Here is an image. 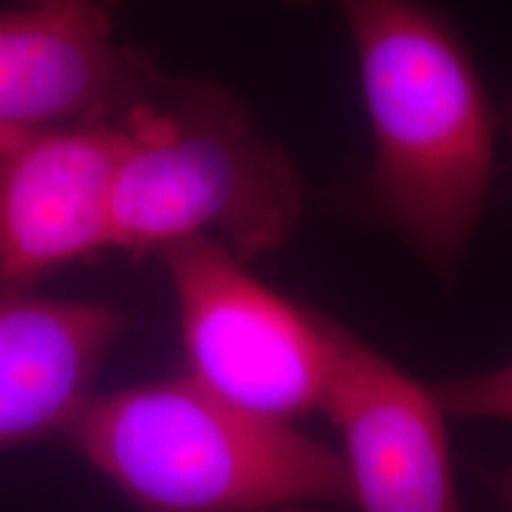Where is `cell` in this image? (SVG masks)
I'll list each match as a JSON object with an SVG mask.
<instances>
[{
  "label": "cell",
  "instance_id": "6da1fadb",
  "mask_svg": "<svg viewBox=\"0 0 512 512\" xmlns=\"http://www.w3.org/2000/svg\"><path fill=\"white\" fill-rule=\"evenodd\" d=\"M354 43L373 131L370 197L439 275L463 261L496 174L498 112L425 0H330Z\"/></svg>",
  "mask_w": 512,
  "mask_h": 512
},
{
  "label": "cell",
  "instance_id": "7a4b0ae2",
  "mask_svg": "<svg viewBox=\"0 0 512 512\" xmlns=\"http://www.w3.org/2000/svg\"><path fill=\"white\" fill-rule=\"evenodd\" d=\"M67 444L138 512H271L351 503L342 453L242 411L190 375L95 392Z\"/></svg>",
  "mask_w": 512,
  "mask_h": 512
},
{
  "label": "cell",
  "instance_id": "3957f363",
  "mask_svg": "<svg viewBox=\"0 0 512 512\" xmlns=\"http://www.w3.org/2000/svg\"><path fill=\"white\" fill-rule=\"evenodd\" d=\"M112 249L159 254L188 238L240 261L290 242L304 214L292 159L233 93L159 74L119 119Z\"/></svg>",
  "mask_w": 512,
  "mask_h": 512
},
{
  "label": "cell",
  "instance_id": "277c9868",
  "mask_svg": "<svg viewBox=\"0 0 512 512\" xmlns=\"http://www.w3.org/2000/svg\"><path fill=\"white\" fill-rule=\"evenodd\" d=\"M169 273L190 377L242 411L290 422L323 413L330 382L325 313L261 283L219 242L157 254Z\"/></svg>",
  "mask_w": 512,
  "mask_h": 512
},
{
  "label": "cell",
  "instance_id": "5b68a950",
  "mask_svg": "<svg viewBox=\"0 0 512 512\" xmlns=\"http://www.w3.org/2000/svg\"><path fill=\"white\" fill-rule=\"evenodd\" d=\"M330 382L323 413L342 439L358 512H470L453 475L446 415L422 384L325 316Z\"/></svg>",
  "mask_w": 512,
  "mask_h": 512
},
{
  "label": "cell",
  "instance_id": "8992f818",
  "mask_svg": "<svg viewBox=\"0 0 512 512\" xmlns=\"http://www.w3.org/2000/svg\"><path fill=\"white\" fill-rule=\"evenodd\" d=\"M119 124L0 128V287L112 249Z\"/></svg>",
  "mask_w": 512,
  "mask_h": 512
},
{
  "label": "cell",
  "instance_id": "52a82bcc",
  "mask_svg": "<svg viewBox=\"0 0 512 512\" xmlns=\"http://www.w3.org/2000/svg\"><path fill=\"white\" fill-rule=\"evenodd\" d=\"M162 74L114 34L98 0L0 12V128L119 124Z\"/></svg>",
  "mask_w": 512,
  "mask_h": 512
},
{
  "label": "cell",
  "instance_id": "ba28073f",
  "mask_svg": "<svg viewBox=\"0 0 512 512\" xmlns=\"http://www.w3.org/2000/svg\"><path fill=\"white\" fill-rule=\"evenodd\" d=\"M126 328L112 306L0 287V453L64 437Z\"/></svg>",
  "mask_w": 512,
  "mask_h": 512
},
{
  "label": "cell",
  "instance_id": "9c48e42d",
  "mask_svg": "<svg viewBox=\"0 0 512 512\" xmlns=\"http://www.w3.org/2000/svg\"><path fill=\"white\" fill-rule=\"evenodd\" d=\"M446 418L512 420V361L486 373L430 384Z\"/></svg>",
  "mask_w": 512,
  "mask_h": 512
},
{
  "label": "cell",
  "instance_id": "30bf717a",
  "mask_svg": "<svg viewBox=\"0 0 512 512\" xmlns=\"http://www.w3.org/2000/svg\"><path fill=\"white\" fill-rule=\"evenodd\" d=\"M486 489L496 501V512H512V465L484 472Z\"/></svg>",
  "mask_w": 512,
  "mask_h": 512
},
{
  "label": "cell",
  "instance_id": "8fae6325",
  "mask_svg": "<svg viewBox=\"0 0 512 512\" xmlns=\"http://www.w3.org/2000/svg\"><path fill=\"white\" fill-rule=\"evenodd\" d=\"M498 128H505V131L512 133V98L503 107V112H498Z\"/></svg>",
  "mask_w": 512,
  "mask_h": 512
},
{
  "label": "cell",
  "instance_id": "7c38bea8",
  "mask_svg": "<svg viewBox=\"0 0 512 512\" xmlns=\"http://www.w3.org/2000/svg\"><path fill=\"white\" fill-rule=\"evenodd\" d=\"M271 512H302L299 508H283V510H271Z\"/></svg>",
  "mask_w": 512,
  "mask_h": 512
}]
</instances>
